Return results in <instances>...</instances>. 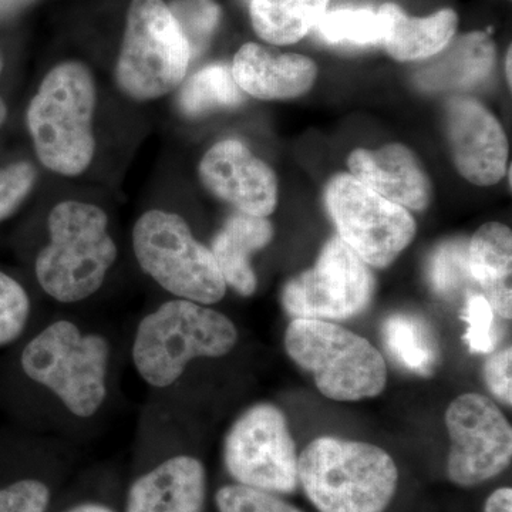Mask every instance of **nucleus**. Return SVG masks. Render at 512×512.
<instances>
[{
  "instance_id": "473e14b6",
  "label": "nucleus",
  "mask_w": 512,
  "mask_h": 512,
  "mask_svg": "<svg viewBox=\"0 0 512 512\" xmlns=\"http://www.w3.org/2000/svg\"><path fill=\"white\" fill-rule=\"evenodd\" d=\"M484 380L501 403L512 406V349L491 353L484 365Z\"/></svg>"
},
{
  "instance_id": "5701e85b",
  "label": "nucleus",
  "mask_w": 512,
  "mask_h": 512,
  "mask_svg": "<svg viewBox=\"0 0 512 512\" xmlns=\"http://www.w3.org/2000/svg\"><path fill=\"white\" fill-rule=\"evenodd\" d=\"M382 336L390 355L410 372L427 377L436 369L439 345L426 320L410 313H394L384 320Z\"/></svg>"
},
{
  "instance_id": "4c0bfd02",
  "label": "nucleus",
  "mask_w": 512,
  "mask_h": 512,
  "mask_svg": "<svg viewBox=\"0 0 512 512\" xmlns=\"http://www.w3.org/2000/svg\"><path fill=\"white\" fill-rule=\"evenodd\" d=\"M511 59H512V53H511V46H510V47H508L507 55H505V77H507L508 86H511V83H512Z\"/></svg>"
},
{
  "instance_id": "2f4dec72",
  "label": "nucleus",
  "mask_w": 512,
  "mask_h": 512,
  "mask_svg": "<svg viewBox=\"0 0 512 512\" xmlns=\"http://www.w3.org/2000/svg\"><path fill=\"white\" fill-rule=\"evenodd\" d=\"M50 500V488L35 478H25L0 488V512H47Z\"/></svg>"
},
{
  "instance_id": "bb28decb",
  "label": "nucleus",
  "mask_w": 512,
  "mask_h": 512,
  "mask_svg": "<svg viewBox=\"0 0 512 512\" xmlns=\"http://www.w3.org/2000/svg\"><path fill=\"white\" fill-rule=\"evenodd\" d=\"M190 46L191 57L204 53L221 22L217 0H173L168 5Z\"/></svg>"
},
{
  "instance_id": "c85d7f7f",
  "label": "nucleus",
  "mask_w": 512,
  "mask_h": 512,
  "mask_svg": "<svg viewBox=\"0 0 512 512\" xmlns=\"http://www.w3.org/2000/svg\"><path fill=\"white\" fill-rule=\"evenodd\" d=\"M30 316V299L18 281L0 272V346L22 335Z\"/></svg>"
},
{
  "instance_id": "4468645a",
  "label": "nucleus",
  "mask_w": 512,
  "mask_h": 512,
  "mask_svg": "<svg viewBox=\"0 0 512 512\" xmlns=\"http://www.w3.org/2000/svg\"><path fill=\"white\" fill-rule=\"evenodd\" d=\"M446 127L458 173L478 187L500 183L507 173L508 140L494 114L473 97H453Z\"/></svg>"
},
{
  "instance_id": "b1692460",
  "label": "nucleus",
  "mask_w": 512,
  "mask_h": 512,
  "mask_svg": "<svg viewBox=\"0 0 512 512\" xmlns=\"http://www.w3.org/2000/svg\"><path fill=\"white\" fill-rule=\"evenodd\" d=\"M244 101V94L225 63L205 66L184 84L178 94V109L187 117H201L212 111L231 109Z\"/></svg>"
},
{
  "instance_id": "6ab92c4d",
  "label": "nucleus",
  "mask_w": 512,
  "mask_h": 512,
  "mask_svg": "<svg viewBox=\"0 0 512 512\" xmlns=\"http://www.w3.org/2000/svg\"><path fill=\"white\" fill-rule=\"evenodd\" d=\"M274 239V227L264 217L235 212L212 239L211 252L225 284L241 296H252L258 286L251 258Z\"/></svg>"
},
{
  "instance_id": "c9c22d12",
  "label": "nucleus",
  "mask_w": 512,
  "mask_h": 512,
  "mask_svg": "<svg viewBox=\"0 0 512 512\" xmlns=\"http://www.w3.org/2000/svg\"><path fill=\"white\" fill-rule=\"evenodd\" d=\"M62 512H116L113 508H110L109 505L101 504V503H80L73 505V507L67 508Z\"/></svg>"
},
{
  "instance_id": "f3484780",
  "label": "nucleus",
  "mask_w": 512,
  "mask_h": 512,
  "mask_svg": "<svg viewBox=\"0 0 512 512\" xmlns=\"http://www.w3.org/2000/svg\"><path fill=\"white\" fill-rule=\"evenodd\" d=\"M208 477L192 456L167 458L128 488L124 512H204Z\"/></svg>"
},
{
  "instance_id": "cd10ccee",
  "label": "nucleus",
  "mask_w": 512,
  "mask_h": 512,
  "mask_svg": "<svg viewBox=\"0 0 512 512\" xmlns=\"http://www.w3.org/2000/svg\"><path fill=\"white\" fill-rule=\"evenodd\" d=\"M214 504L217 512H305L282 495L238 483L218 488Z\"/></svg>"
},
{
  "instance_id": "7c9ffc66",
  "label": "nucleus",
  "mask_w": 512,
  "mask_h": 512,
  "mask_svg": "<svg viewBox=\"0 0 512 512\" xmlns=\"http://www.w3.org/2000/svg\"><path fill=\"white\" fill-rule=\"evenodd\" d=\"M36 177V168L28 161L0 168V221L18 211L35 187Z\"/></svg>"
},
{
  "instance_id": "2eb2a0df",
  "label": "nucleus",
  "mask_w": 512,
  "mask_h": 512,
  "mask_svg": "<svg viewBox=\"0 0 512 512\" xmlns=\"http://www.w3.org/2000/svg\"><path fill=\"white\" fill-rule=\"evenodd\" d=\"M350 175L380 197L406 210L424 211L431 200V183L419 158L403 144L377 150L357 148L348 158Z\"/></svg>"
},
{
  "instance_id": "f257e3e1",
  "label": "nucleus",
  "mask_w": 512,
  "mask_h": 512,
  "mask_svg": "<svg viewBox=\"0 0 512 512\" xmlns=\"http://www.w3.org/2000/svg\"><path fill=\"white\" fill-rule=\"evenodd\" d=\"M399 480L396 461L375 444L325 436L299 454V488L318 512H387Z\"/></svg>"
},
{
  "instance_id": "e433bc0d",
  "label": "nucleus",
  "mask_w": 512,
  "mask_h": 512,
  "mask_svg": "<svg viewBox=\"0 0 512 512\" xmlns=\"http://www.w3.org/2000/svg\"><path fill=\"white\" fill-rule=\"evenodd\" d=\"M3 66H5V60H3L2 52H0V74L3 72ZM8 117V107H6L5 101L0 97V126L6 121Z\"/></svg>"
},
{
  "instance_id": "9d476101",
  "label": "nucleus",
  "mask_w": 512,
  "mask_h": 512,
  "mask_svg": "<svg viewBox=\"0 0 512 512\" xmlns=\"http://www.w3.org/2000/svg\"><path fill=\"white\" fill-rule=\"evenodd\" d=\"M222 460L234 483L279 495L299 490L296 443L285 413L274 404H255L234 421Z\"/></svg>"
},
{
  "instance_id": "39448f33",
  "label": "nucleus",
  "mask_w": 512,
  "mask_h": 512,
  "mask_svg": "<svg viewBox=\"0 0 512 512\" xmlns=\"http://www.w3.org/2000/svg\"><path fill=\"white\" fill-rule=\"evenodd\" d=\"M110 343L83 333L70 320H56L30 340L20 365L32 382L50 390L73 416L90 419L107 397Z\"/></svg>"
},
{
  "instance_id": "6e6552de",
  "label": "nucleus",
  "mask_w": 512,
  "mask_h": 512,
  "mask_svg": "<svg viewBox=\"0 0 512 512\" xmlns=\"http://www.w3.org/2000/svg\"><path fill=\"white\" fill-rule=\"evenodd\" d=\"M133 249L141 269L178 299L210 306L227 293L211 249L174 212H144L134 224Z\"/></svg>"
},
{
  "instance_id": "1a4fd4ad",
  "label": "nucleus",
  "mask_w": 512,
  "mask_h": 512,
  "mask_svg": "<svg viewBox=\"0 0 512 512\" xmlns=\"http://www.w3.org/2000/svg\"><path fill=\"white\" fill-rule=\"evenodd\" d=\"M325 205L338 237L373 268L392 265L416 235L409 210L380 197L350 174L329 181Z\"/></svg>"
},
{
  "instance_id": "f03ea898",
  "label": "nucleus",
  "mask_w": 512,
  "mask_h": 512,
  "mask_svg": "<svg viewBox=\"0 0 512 512\" xmlns=\"http://www.w3.org/2000/svg\"><path fill=\"white\" fill-rule=\"evenodd\" d=\"M96 104V82L87 64L67 60L46 74L26 113L43 167L64 177H77L89 168L96 151Z\"/></svg>"
},
{
  "instance_id": "c756f323",
  "label": "nucleus",
  "mask_w": 512,
  "mask_h": 512,
  "mask_svg": "<svg viewBox=\"0 0 512 512\" xmlns=\"http://www.w3.org/2000/svg\"><path fill=\"white\" fill-rule=\"evenodd\" d=\"M467 332L464 340L471 352L477 355H491L497 348L495 312L484 295H473L467 299L464 309Z\"/></svg>"
},
{
  "instance_id": "7ed1b4c3",
  "label": "nucleus",
  "mask_w": 512,
  "mask_h": 512,
  "mask_svg": "<svg viewBox=\"0 0 512 512\" xmlns=\"http://www.w3.org/2000/svg\"><path fill=\"white\" fill-rule=\"evenodd\" d=\"M50 241L37 255L40 288L60 303H77L99 292L119 249L109 217L89 202H59L47 218Z\"/></svg>"
},
{
  "instance_id": "ddd939ff",
  "label": "nucleus",
  "mask_w": 512,
  "mask_h": 512,
  "mask_svg": "<svg viewBox=\"0 0 512 512\" xmlns=\"http://www.w3.org/2000/svg\"><path fill=\"white\" fill-rule=\"evenodd\" d=\"M202 185L242 214L268 218L278 205V178L241 141L214 144L198 165Z\"/></svg>"
},
{
  "instance_id": "dca6fc26",
  "label": "nucleus",
  "mask_w": 512,
  "mask_h": 512,
  "mask_svg": "<svg viewBox=\"0 0 512 512\" xmlns=\"http://www.w3.org/2000/svg\"><path fill=\"white\" fill-rule=\"evenodd\" d=\"M232 77L242 93L258 100H289L312 89L318 67L309 57L245 43L234 56Z\"/></svg>"
},
{
  "instance_id": "393cba45",
  "label": "nucleus",
  "mask_w": 512,
  "mask_h": 512,
  "mask_svg": "<svg viewBox=\"0 0 512 512\" xmlns=\"http://www.w3.org/2000/svg\"><path fill=\"white\" fill-rule=\"evenodd\" d=\"M315 29L329 45L382 46L387 19L380 10L336 9L326 12Z\"/></svg>"
},
{
  "instance_id": "a211bd4d",
  "label": "nucleus",
  "mask_w": 512,
  "mask_h": 512,
  "mask_svg": "<svg viewBox=\"0 0 512 512\" xmlns=\"http://www.w3.org/2000/svg\"><path fill=\"white\" fill-rule=\"evenodd\" d=\"M497 50L485 32L454 36L453 40L416 74V82L427 92L463 90L483 83L493 72Z\"/></svg>"
},
{
  "instance_id": "423d86ee",
  "label": "nucleus",
  "mask_w": 512,
  "mask_h": 512,
  "mask_svg": "<svg viewBox=\"0 0 512 512\" xmlns=\"http://www.w3.org/2000/svg\"><path fill=\"white\" fill-rule=\"evenodd\" d=\"M285 348L296 365L311 373L319 392L335 402L372 399L386 387L382 353L338 323L293 319L286 329Z\"/></svg>"
},
{
  "instance_id": "412c9836",
  "label": "nucleus",
  "mask_w": 512,
  "mask_h": 512,
  "mask_svg": "<svg viewBox=\"0 0 512 512\" xmlns=\"http://www.w3.org/2000/svg\"><path fill=\"white\" fill-rule=\"evenodd\" d=\"M468 265L473 281L484 291L495 315L512 318V232L500 222L478 228L468 244Z\"/></svg>"
},
{
  "instance_id": "20e7f679",
  "label": "nucleus",
  "mask_w": 512,
  "mask_h": 512,
  "mask_svg": "<svg viewBox=\"0 0 512 512\" xmlns=\"http://www.w3.org/2000/svg\"><path fill=\"white\" fill-rule=\"evenodd\" d=\"M238 343V329L228 316L208 305L173 299L148 313L138 325L133 363L153 387L177 382L195 359L227 356Z\"/></svg>"
},
{
  "instance_id": "72a5a7b5",
  "label": "nucleus",
  "mask_w": 512,
  "mask_h": 512,
  "mask_svg": "<svg viewBox=\"0 0 512 512\" xmlns=\"http://www.w3.org/2000/svg\"><path fill=\"white\" fill-rule=\"evenodd\" d=\"M483 512H512V488L494 490L485 500Z\"/></svg>"
},
{
  "instance_id": "f704fd0d",
  "label": "nucleus",
  "mask_w": 512,
  "mask_h": 512,
  "mask_svg": "<svg viewBox=\"0 0 512 512\" xmlns=\"http://www.w3.org/2000/svg\"><path fill=\"white\" fill-rule=\"evenodd\" d=\"M37 0H0V20L12 19L26 9L32 8Z\"/></svg>"
},
{
  "instance_id": "a878e982",
  "label": "nucleus",
  "mask_w": 512,
  "mask_h": 512,
  "mask_svg": "<svg viewBox=\"0 0 512 512\" xmlns=\"http://www.w3.org/2000/svg\"><path fill=\"white\" fill-rule=\"evenodd\" d=\"M427 279L431 289L441 298L460 295L473 278L468 265V245L461 239L443 242L430 256Z\"/></svg>"
},
{
  "instance_id": "4be33fe9",
  "label": "nucleus",
  "mask_w": 512,
  "mask_h": 512,
  "mask_svg": "<svg viewBox=\"0 0 512 512\" xmlns=\"http://www.w3.org/2000/svg\"><path fill=\"white\" fill-rule=\"evenodd\" d=\"M330 0H251L256 35L271 45H293L316 28Z\"/></svg>"
},
{
  "instance_id": "0eeeda50",
  "label": "nucleus",
  "mask_w": 512,
  "mask_h": 512,
  "mask_svg": "<svg viewBox=\"0 0 512 512\" xmlns=\"http://www.w3.org/2000/svg\"><path fill=\"white\" fill-rule=\"evenodd\" d=\"M191 50L164 0H131L116 82L131 99H160L184 82Z\"/></svg>"
},
{
  "instance_id": "9b49d317",
  "label": "nucleus",
  "mask_w": 512,
  "mask_h": 512,
  "mask_svg": "<svg viewBox=\"0 0 512 512\" xmlns=\"http://www.w3.org/2000/svg\"><path fill=\"white\" fill-rule=\"evenodd\" d=\"M375 276L339 237L330 238L311 269L293 276L281 302L293 319L336 322L355 318L369 308Z\"/></svg>"
},
{
  "instance_id": "aec40b11",
  "label": "nucleus",
  "mask_w": 512,
  "mask_h": 512,
  "mask_svg": "<svg viewBox=\"0 0 512 512\" xmlns=\"http://www.w3.org/2000/svg\"><path fill=\"white\" fill-rule=\"evenodd\" d=\"M380 12L386 16L387 30L383 47L397 62H423L439 55L456 36V10L441 9L424 18H412L396 3H384Z\"/></svg>"
},
{
  "instance_id": "f8f14e48",
  "label": "nucleus",
  "mask_w": 512,
  "mask_h": 512,
  "mask_svg": "<svg viewBox=\"0 0 512 512\" xmlns=\"http://www.w3.org/2000/svg\"><path fill=\"white\" fill-rule=\"evenodd\" d=\"M446 427L450 437L446 474L451 484L478 487L510 467L511 424L493 400L478 393L458 396L448 406Z\"/></svg>"
}]
</instances>
